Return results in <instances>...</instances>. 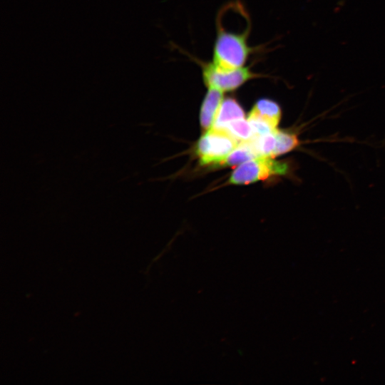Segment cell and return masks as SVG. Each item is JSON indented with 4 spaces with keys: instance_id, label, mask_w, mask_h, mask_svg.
<instances>
[{
    "instance_id": "cell-6",
    "label": "cell",
    "mask_w": 385,
    "mask_h": 385,
    "mask_svg": "<svg viewBox=\"0 0 385 385\" xmlns=\"http://www.w3.org/2000/svg\"><path fill=\"white\" fill-rule=\"evenodd\" d=\"M282 110L274 101L262 98L258 99L249 113V119H257L264 121L274 128H277L280 121Z\"/></svg>"
},
{
    "instance_id": "cell-7",
    "label": "cell",
    "mask_w": 385,
    "mask_h": 385,
    "mask_svg": "<svg viewBox=\"0 0 385 385\" xmlns=\"http://www.w3.org/2000/svg\"><path fill=\"white\" fill-rule=\"evenodd\" d=\"M245 118V111L237 100L234 97H227L221 103L213 127L222 128L232 120Z\"/></svg>"
},
{
    "instance_id": "cell-2",
    "label": "cell",
    "mask_w": 385,
    "mask_h": 385,
    "mask_svg": "<svg viewBox=\"0 0 385 385\" xmlns=\"http://www.w3.org/2000/svg\"><path fill=\"white\" fill-rule=\"evenodd\" d=\"M200 68L205 86L225 92L237 90L245 83L258 78L267 76L252 71V64L236 68H224L212 61H204L191 54L187 53Z\"/></svg>"
},
{
    "instance_id": "cell-4",
    "label": "cell",
    "mask_w": 385,
    "mask_h": 385,
    "mask_svg": "<svg viewBox=\"0 0 385 385\" xmlns=\"http://www.w3.org/2000/svg\"><path fill=\"white\" fill-rule=\"evenodd\" d=\"M287 164L272 158L257 157L239 165L231 173L227 183L248 185L275 175L287 173Z\"/></svg>"
},
{
    "instance_id": "cell-10",
    "label": "cell",
    "mask_w": 385,
    "mask_h": 385,
    "mask_svg": "<svg viewBox=\"0 0 385 385\" xmlns=\"http://www.w3.org/2000/svg\"><path fill=\"white\" fill-rule=\"evenodd\" d=\"M222 128L227 130L240 142L250 140L254 136L251 124L245 118L232 120L226 124Z\"/></svg>"
},
{
    "instance_id": "cell-8",
    "label": "cell",
    "mask_w": 385,
    "mask_h": 385,
    "mask_svg": "<svg viewBox=\"0 0 385 385\" xmlns=\"http://www.w3.org/2000/svg\"><path fill=\"white\" fill-rule=\"evenodd\" d=\"M257 157H259L258 154L250 138L247 140L240 141L220 165L236 166Z\"/></svg>"
},
{
    "instance_id": "cell-9",
    "label": "cell",
    "mask_w": 385,
    "mask_h": 385,
    "mask_svg": "<svg viewBox=\"0 0 385 385\" xmlns=\"http://www.w3.org/2000/svg\"><path fill=\"white\" fill-rule=\"evenodd\" d=\"M275 135L276 146L273 155L274 158L287 153L299 145V140L296 134L277 129Z\"/></svg>"
},
{
    "instance_id": "cell-1",
    "label": "cell",
    "mask_w": 385,
    "mask_h": 385,
    "mask_svg": "<svg viewBox=\"0 0 385 385\" xmlns=\"http://www.w3.org/2000/svg\"><path fill=\"white\" fill-rule=\"evenodd\" d=\"M216 37L213 45L212 62L224 68H236L246 65L251 54L262 49L249 44L251 19L240 27H231L223 13L216 16Z\"/></svg>"
},
{
    "instance_id": "cell-3",
    "label": "cell",
    "mask_w": 385,
    "mask_h": 385,
    "mask_svg": "<svg viewBox=\"0 0 385 385\" xmlns=\"http://www.w3.org/2000/svg\"><path fill=\"white\" fill-rule=\"evenodd\" d=\"M239 143L227 130L212 127L200 138L195 151L201 165H220Z\"/></svg>"
},
{
    "instance_id": "cell-5",
    "label": "cell",
    "mask_w": 385,
    "mask_h": 385,
    "mask_svg": "<svg viewBox=\"0 0 385 385\" xmlns=\"http://www.w3.org/2000/svg\"><path fill=\"white\" fill-rule=\"evenodd\" d=\"M223 99L222 91L212 88H207L200 111V126L205 131L213 127Z\"/></svg>"
}]
</instances>
